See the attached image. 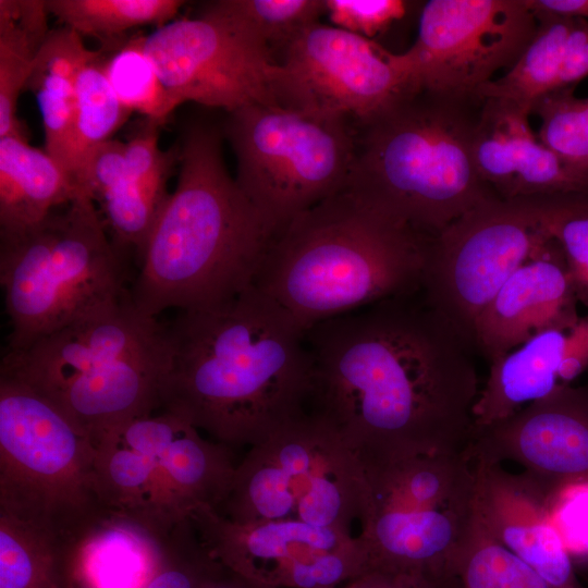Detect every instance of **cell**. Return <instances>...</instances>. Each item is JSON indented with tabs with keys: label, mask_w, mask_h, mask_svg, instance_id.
<instances>
[{
	"label": "cell",
	"mask_w": 588,
	"mask_h": 588,
	"mask_svg": "<svg viewBox=\"0 0 588 588\" xmlns=\"http://www.w3.org/2000/svg\"><path fill=\"white\" fill-rule=\"evenodd\" d=\"M308 412L360 457L453 454L473 440L475 348L420 290L311 326Z\"/></svg>",
	"instance_id": "1"
},
{
	"label": "cell",
	"mask_w": 588,
	"mask_h": 588,
	"mask_svg": "<svg viewBox=\"0 0 588 588\" xmlns=\"http://www.w3.org/2000/svg\"><path fill=\"white\" fill-rule=\"evenodd\" d=\"M160 408L229 448L260 443L307 412L306 331L254 285L166 322Z\"/></svg>",
	"instance_id": "2"
},
{
	"label": "cell",
	"mask_w": 588,
	"mask_h": 588,
	"mask_svg": "<svg viewBox=\"0 0 588 588\" xmlns=\"http://www.w3.org/2000/svg\"><path fill=\"white\" fill-rule=\"evenodd\" d=\"M222 126L185 128L175 188L150 233L130 293L158 317L224 303L254 284L274 236L226 168Z\"/></svg>",
	"instance_id": "3"
},
{
	"label": "cell",
	"mask_w": 588,
	"mask_h": 588,
	"mask_svg": "<svg viewBox=\"0 0 588 588\" xmlns=\"http://www.w3.org/2000/svg\"><path fill=\"white\" fill-rule=\"evenodd\" d=\"M430 238L342 191L273 236L253 285L306 331L419 291Z\"/></svg>",
	"instance_id": "4"
},
{
	"label": "cell",
	"mask_w": 588,
	"mask_h": 588,
	"mask_svg": "<svg viewBox=\"0 0 588 588\" xmlns=\"http://www.w3.org/2000/svg\"><path fill=\"white\" fill-rule=\"evenodd\" d=\"M483 98L406 93L355 123L348 192L385 217L433 237L497 197L480 179L473 139Z\"/></svg>",
	"instance_id": "5"
},
{
	"label": "cell",
	"mask_w": 588,
	"mask_h": 588,
	"mask_svg": "<svg viewBox=\"0 0 588 588\" xmlns=\"http://www.w3.org/2000/svg\"><path fill=\"white\" fill-rule=\"evenodd\" d=\"M170 346L166 322L142 313L130 291L17 351L0 375L56 404L93 439L160 408Z\"/></svg>",
	"instance_id": "6"
},
{
	"label": "cell",
	"mask_w": 588,
	"mask_h": 588,
	"mask_svg": "<svg viewBox=\"0 0 588 588\" xmlns=\"http://www.w3.org/2000/svg\"><path fill=\"white\" fill-rule=\"evenodd\" d=\"M359 458L364 492L357 538L366 571L431 588H463L460 567L476 519L470 446L453 454Z\"/></svg>",
	"instance_id": "7"
},
{
	"label": "cell",
	"mask_w": 588,
	"mask_h": 588,
	"mask_svg": "<svg viewBox=\"0 0 588 588\" xmlns=\"http://www.w3.org/2000/svg\"><path fill=\"white\" fill-rule=\"evenodd\" d=\"M128 267L84 192L41 222L0 234L7 351L23 350L127 293Z\"/></svg>",
	"instance_id": "8"
},
{
	"label": "cell",
	"mask_w": 588,
	"mask_h": 588,
	"mask_svg": "<svg viewBox=\"0 0 588 588\" xmlns=\"http://www.w3.org/2000/svg\"><path fill=\"white\" fill-rule=\"evenodd\" d=\"M94 443L103 506L167 536L196 510H218L237 466L231 448L166 411L113 424Z\"/></svg>",
	"instance_id": "9"
},
{
	"label": "cell",
	"mask_w": 588,
	"mask_h": 588,
	"mask_svg": "<svg viewBox=\"0 0 588 588\" xmlns=\"http://www.w3.org/2000/svg\"><path fill=\"white\" fill-rule=\"evenodd\" d=\"M102 507L91 437L0 375V511L62 539Z\"/></svg>",
	"instance_id": "10"
},
{
	"label": "cell",
	"mask_w": 588,
	"mask_h": 588,
	"mask_svg": "<svg viewBox=\"0 0 588 588\" xmlns=\"http://www.w3.org/2000/svg\"><path fill=\"white\" fill-rule=\"evenodd\" d=\"M363 492L359 455L307 411L249 448L216 511L235 523L284 519L351 531Z\"/></svg>",
	"instance_id": "11"
},
{
	"label": "cell",
	"mask_w": 588,
	"mask_h": 588,
	"mask_svg": "<svg viewBox=\"0 0 588 588\" xmlns=\"http://www.w3.org/2000/svg\"><path fill=\"white\" fill-rule=\"evenodd\" d=\"M222 131L236 157L235 181L274 235L345 188L352 120L254 103L226 112Z\"/></svg>",
	"instance_id": "12"
},
{
	"label": "cell",
	"mask_w": 588,
	"mask_h": 588,
	"mask_svg": "<svg viewBox=\"0 0 588 588\" xmlns=\"http://www.w3.org/2000/svg\"><path fill=\"white\" fill-rule=\"evenodd\" d=\"M550 236L535 196L489 198L429 240L420 292L474 347L480 314Z\"/></svg>",
	"instance_id": "13"
},
{
	"label": "cell",
	"mask_w": 588,
	"mask_h": 588,
	"mask_svg": "<svg viewBox=\"0 0 588 588\" xmlns=\"http://www.w3.org/2000/svg\"><path fill=\"white\" fill-rule=\"evenodd\" d=\"M142 44L179 106L194 101L231 112L254 103L277 105L272 51L216 1L206 3L197 17L157 27Z\"/></svg>",
	"instance_id": "14"
},
{
	"label": "cell",
	"mask_w": 588,
	"mask_h": 588,
	"mask_svg": "<svg viewBox=\"0 0 588 588\" xmlns=\"http://www.w3.org/2000/svg\"><path fill=\"white\" fill-rule=\"evenodd\" d=\"M537 23L527 0H430L415 42L392 60L412 89L477 95L514 64Z\"/></svg>",
	"instance_id": "15"
},
{
	"label": "cell",
	"mask_w": 588,
	"mask_h": 588,
	"mask_svg": "<svg viewBox=\"0 0 588 588\" xmlns=\"http://www.w3.org/2000/svg\"><path fill=\"white\" fill-rule=\"evenodd\" d=\"M277 105L363 122L412 91L392 52L343 28L315 23L281 52Z\"/></svg>",
	"instance_id": "16"
},
{
	"label": "cell",
	"mask_w": 588,
	"mask_h": 588,
	"mask_svg": "<svg viewBox=\"0 0 588 588\" xmlns=\"http://www.w3.org/2000/svg\"><path fill=\"white\" fill-rule=\"evenodd\" d=\"M189 519L217 562L262 584L341 588L366 571L358 538L342 528L284 519L235 523L210 507Z\"/></svg>",
	"instance_id": "17"
},
{
	"label": "cell",
	"mask_w": 588,
	"mask_h": 588,
	"mask_svg": "<svg viewBox=\"0 0 588 588\" xmlns=\"http://www.w3.org/2000/svg\"><path fill=\"white\" fill-rule=\"evenodd\" d=\"M470 451L517 463L547 498L588 482V383L561 385L505 419L474 428Z\"/></svg>",
	"instance_id": "18"
},
{
	"label": "cell",
	"mask_w": 588,
	"mask_h": 588,
	"mask_svg": "<svg viewBox=\"0 0 588 588\" xmlns=\"http://www.w3.org/2000/svg\"><path fill=\"white\" fill-rule=\"evenodd\" d=\"M529 115L507 100L483 98L473 139L482 182L501 199L588 192V169L542 144Z\"/></svg>",
	"instance_id": "19"
},
{
	"label": "cell",
	"mask_w": 588,
	"mask_h": 588,
	"mask_svg": "<svg viewBox=\"0 0 588 588\" xmlns=\"http://www.w3.org/2000/svg\"><path fill=\"white\" fill-rule=\"evenodd\" d=\"M577 298L558 241L550 236L501 286L476 321L474 347L490 363L550 329H572Z\"/></svg>",
	"instance_id": "20"
},
{
	"label": "cell",
	"mask_w": 588,
	"mask_h": 588,
	"mask_svg": "<svg viewBox=\"0 0 588 588\" xmlns=\"http://www.w3.org/2000/svg\"><path fill=\"white\" fill-rule=\"evenodd\" d=\"M476 517L485 530L551 588H584L553 526L548 498L523 473L474 457Z\"/></svg>",
	"instance_id": "21"
},
{
	"label": "cell",
	"mask_w": 588,
	"mask_h": 588,
	"mask_svg": "<svg viewBox=\"0 0 588 588\" xmlns=\"http://www.w3.org/2000/svg\"><path fill=\"white\" fill-rule=\"evenodd\" d=\"M171 540L172 534L102 507L61 539L68 588H147Z\"/></svg>",
	"instance_id": "22"
},
{
	"label": "cell",
	"mask_w": 588,
	"mask_h": 588,
	"mask_svg": "<svg viewBox=\"0 0 588 588\" xmlns=\"http://www.w3.org/2000/svg\"><path fill=\"white\" fill-rule=\"evenodd\" d=\"M96 57L97 52L88 49L76 32L64 27L52 29L36 54L26 85L36 95L42 115L45 151L72 181L76 78Z\"/></svg>",
	"instance_id": "23"
},
{
	"label": "cell",
	"mask_w": 588,
	"mask_h": 588,
	"mask_svg": "<svg viewBox=\"0 0 588 588\" xmlns=\"http://www.w3.org/2000/svg\"><path fill=\"white\" fill-rule=\"evenodd\" d=\"M83 193L46 151L27 139L0 137V234L45 220Z\"/></svg>",
	"instance_id": "24"
},
{
	"label": "cell",
	"mask_w": 588,
	"mask_h": 588,
	"mask_svg": "<svg viewBox=\"0 0 588 588\" xmlns=\"http://www.w3.org/2000/svg\"><path fill=\"white\" fill-rule=\"evenodd\" d=\"M41 0H0V137L26 139L16 105L49 33Z\"/></svg>",
	"instance_id": "25"
},
{
	"label": "cell",
	"mask_w": 588,
	"mask_h": 588,
	"mask_svg": "<svg viewBox=\"0 0 588 588\" xmlns=\"http://www.w3.org/2000/svg\"><path fill=\"white\" fill-rule=\"evenodd\" d=\"M532 9V8H531ZM536 33L507 72L481 86L477 95L515 103L528 114L538 101L559 88L573 16L535 10Z\"/></svg>",
	"instance_id": "26"
},
{
	"label": "cell",
	"mask_w": 588,
	"mask_h": 588,
	"mask_svg": "<svg viewBox=\"0 0 588 588\" xmlns=\"http://www.w3.org/2000/svg\"><path fill=\"white\" fill-rule=\"evenodd\" d=\"M0 588H68L61 539L0 511Z\"/></svg>",
	"instance_id": "27"
},
{
	"label": "cell",
	"mask_w": 588,
	"mask_h": 588,
	"mask_svg": "<svg viewBox=\"0 0 588 588\" xmlns=\"http://www.w3.org/2000/svg\"><path fill=\"white\" fill-rule=\"evenodd\" d=\"M180 0H48L46 7L64 26L108 44L143 25L161 27L176 16Z\"/></svg>",
	"instance_id": "28"
},
{
	"label": "cell",
	"mask_w": 588,
	"mask_h": 588,
	"mask_svg": "<svg viewBox=\"0 0 588 588\" xmlns=\"http://www.w3.org/2000/svg\"><path fill=\"white\" fill-rule=\"evenodd\" d=\"M75 89L71 175L79 188L78 180L88 154L111 139L131 111L122 105L105 73L102 51L78 73Z\"/></svg>",
	"instance_id": "29"
},
{
	"label": "cell",
	"mask_w": 588,
	"mask_h": 588,
	"mask_svg": "<svg viewBox=\"0 0 588 588\" xmlns=\"http://www.w3.org/2000/svg\"><path fill=\"white\" fill-rule=\"evenodd\" d=\"M143 35L115 44V49L102 59L105 73L128 111H136L160 125L179 106L162 83L142 44Z\"/></svg>",
	"instance_id": "30"
},
{
	"label": "cell",
	"mask_w": 588,
	"mask_h": 588,
	"mask_svg": "<svg viewBox=\"0 0 588 588\" xmlns=\"http://www.w3.org/2000/svg\"><path fill=\"white\" fill-rule=\"evenodd\" d=\"M538 198L542 223L562 248L576 298L588 306V192Z\"/></svg>",
	"instance_id": "31"
},
{
	"label": "cell",
	"mask_w": 588,
	"mask_h": 588,
	"mask_svg": "<svg viewBox=\"0 0 588 588\" xmlns=\"http://www.w3.org/2000/svg\"><path fill=\"white\" fill-rule=\"evenodd\" d=\"M463 588H551L531 567L494 540L477 517L463 555Z\"/></svg>",
	"instance_id": "32"
},
{
	"label": "cell",
	"mask_w": 588,
	"mask_h": 588,
	"mask_svg": "<svg viewBox=\"0 0 588 588\" xmlns=\"http://www.w3.org/2000/svg\"><path fill=\"white\" fill-rule=\"evenodd\" d=\"M220 8L248 24L274 51L281 52L326 13L324 0H220Z\"/></svg>",
	"instance_id": "33"
},
{
	"label": "cell",
	"mask_w": 588,
	"mask_h": 588,
	"mask_svg": "<svg viewBox=\"0 0 588 588\" xmlns=\"http://www.w3.org/2000/svg\"><path fill=\"white\" fill-rule=\"evenodd\" d=\"M575 87L554 90L535 106L541 119L539 139L569 163L588 169V98Z\"/></svg>",
	"instance_id": "34"
},
{
	"label": "cell",
	"mask_w": 588,
	"mask_h": 588,
	"mask_svg": "<svg viewBox=\"0 0 588 588\" xmlns=\"http://www.w3.org/2000/svg\"><path fill=\"white\" fill-rule=\"evenodd\" d=\"M160 124L145 119L143 125L125 143L124 174L155 204L162 207L170 193L167 181L179 162L180 146L162 151L158 146Z\"/></svg>",
	"instance_id": "35"
},
{
	"label": "cell",
	"mask_w": 588,
	"mask_h": 588,
	"mask_svg": "<svg viewBox=\"0 0 588 588\" xmlns=\"http://www.w3.org/2000/svg\"><path fill=\"white\" fill-rule=\"evenodd\" d=\"M220 566L188 519L173 530L168 558L147 588H204Z\"/></svg>",
	"instance_id": "36"
},
{
	"label": "cell",
	"mask_w": 588,
	"mask_h": 588,
	"mask_svg": "<svg viewBox=\"0 0 588 588\" xmlns=\"http://www.w3.org/2000/svg\"><path fill=\"white\" fill-rule=\"evenodd\" d=\"M326 14L334 26L367 39L401 20L409 2L402 0H324Z\"/></svg>",
	"instance_id": "37"
},
{
	"label": "cell",
	"mask_w": 588,
	"mask_h": 588,
	"mask_svg": "<svg viewBox=\"0 0 588 588\" xmlns=\"http://www.w3.org/2000/svg\"><path fill=\"white\" fill-rule=\"evenodd\" d=\"M548 509L571 558L588 556V482L559 489L548 498Z\"/></svg>",
	"instance_id": "38"
},
{
	"label": "cell",
	"mask_w": 588,
	"mask_h": 588,
	"mask_svg": "<svg viewBox=\"0 0 588 588\" xmlns=\"http://www.w3.org/2000/svg\"><path fill=\"white\" fill-rule=\"evenodd\" d=\"M587 76L588 20L574 17L566 40L563 68L558 89L576 87V85Z\"/></svg>",
	"instance_id": "39"
},
{
	"label": "cell",
	"mask_w": 588,
	"mask_h": 588,
	"mask_svg": "<svg viewBox=\"0 0 588 588\" xmlns=\"http://www.w3.org/2000/svg\"><path fill=\"white\" fill-rule=\"evenodd\" d=\"M588 368V315L568 330V355L564 381L569 384Z\"/></svg>",
	"instance_id": "40"
},
{
	"label": "cell",
	"mask_w": 588,
	"mask_h": 588,
	"mask_svg": "<svg viewBox=\"0 0 588 588\" xmlns=\"http://www.w3.org/2000/svg\"><path fill=\"white\" fill-rule=\"evenodd\" d=\"M341 588H431L430 586L401 575L379 571H366Z\"/></svg>",
	"instance_id": "41"
},
{
	"label": "cell",
	"mask_w": 588,
	"mask_h": 588,
	"mask_svg": "<svg viewBox=\"0 0 588 588\" xmlns=\"http://www.w3.org/2000/svg\"><path fill=\"white\" fill-rule=\"evenodd\" d=\"M530 8L588 20V0H527Z\"/></svg>",
	"instance_id": "42"
},
{
	"label": "cell",
	"mask_w": 588,
	"mask_h": 588,
	"mask_svg": "<svg viewBox=\"0 0 588 588\" xmlns=\"http://www.w3.org/2000/svg\"><path fill=\"white\" fill-rule=\"evenodd\" d=\"M204 588H278L262 584L240 574H236L223 565L211 576Z\"/></svg>",
	"instance_id": "43"
}]
</instances>
